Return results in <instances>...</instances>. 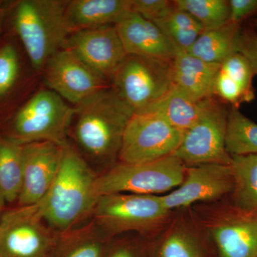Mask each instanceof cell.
Returning a JSON list of instances; mask_svg holds the SVG:
<instances>
[{
	"label": "cell",
	"mask_w": 257,
	"mask_h": 257,
	"mask_svg": "<svg viewBox=\"0 0 257 257\" xmlns=\"http://www.w3.org/2000/svg\"><path fill=\"white\" fill-rule=\"evenodd\" d=\"M23 173V145L9 138H0V192L6 202L18 200Z\"/></svg>",
	"instance_id": "603a6c76"
},
{
	"label": "cell",
	"mask_w": 257,
	"mask_h": 257,
	"mask_svg": "<svg viewBox=\"0 0 257 257\" xmlns=\"http://www.w3.org/2000/svg\"><path fill=\"white\" fill-rule=\"evenodd\" d=\"M230 21L242 24L244 20L257 17V0H229Z\"/></svg>",
	"instance_id": "1f68e13d"
},
{
	"label": "cell",
	"mask_w": 257,
	"mask_h": 257,
	"mask_svg": "<svg viewBox=\"0 0 257 257\" xmlns=\"http://www.w3.org/2000/svg\"><path fill=\"white\" fill-rule=\"evenodd\" d=\"M219 66L204 62L188 52L177 51L172 61V80L194 100H204L214 96V82Z\"/></svg>",
	"instance_id": "e0dca14e"
},
{
	"label": "cell",
	"mask_w": 257,
	"mask_h": 257,
	"mask_svg": "<svg viewBox=\"0 0 257 257\" xmlns=\"http://www.w3.org/2000/svg\"><path fill=\"white\" fill-rule=\"evenodd\" d=\"M5 202H6V201H5L3 194H2L1 192H0V217H1L3 211H3V209H4Z\"/></svg>",
	"instance_id": "836d02e7"
},
{
	"label": "cell",
	"mask_w": 257,
	"mask_h": 257,
	"mask_svg": "<svg viewBox=\"0 0 257 257\" xmlns=\"http://www.w3.org/2000/svg\"><path fill=\"white\" fill-rule=\"evenodd\" d=\"M219 71L236 83L251 101L254 100L256 94L253 79L256 75L249 62L242 54L238 52L230 56L220 64Z\"/></svg>",
	"instance_id": "4316f807"
},
{
	"label": "cell",
	"mask_w": 257,
	"mask_h": 257,
	"mask_svg": "<svg viewBox=\"0 0 257 257\" xmlns=\"http://www.w3.org/2000/svg\"><path fill=\"white\" fill-rule=\"evenodd\" d=\"M20 64L17 51L10 45L0 50V96H5L13 87L19 74Z\"/></svg>",
	"instance_id": "f1b7e54d"
},
{
	"label": "cell",
	"mask_w": 257,
	"mask_h": 257,
	"mask_svg": "<svg viewBox=\"0 0 257 257\" xmlns=\"http://www.w3.org/2000/svg\"><path fill=\"white\" fill-rule=\"evenodd\" d=\"M133 0H71L65 16L71 34L79 30L116 25L132 11Z\"/></svg>",
	"instance_id": "ac0fdd59"
},
{
	"label": "cell",
	"mask_w": 257,
	"mask_h": 257,
	"mask_svg": "<svg viewBox=\"0 0 257 257\" xmlns=\"http://www.w3.org/2000/svg\"><path fill=\"white\" fill-rule=\"evenodd\" d=\"M187 167L174 155L141 164L120 162L98 175L96 197L116 193L167 194L183 182Z\"/></svg>",
	"instance_id": "5b68a950"
},
{
	"label": "cell",
	"mask_w": 257,
	"mask_h": 257,
	"mask_svg": "<svg viewBox=\"0 0 257 257\" xmlns=\"http://www.w3.org/2000/svg\"><path fill=\"white\" fill-rule=\"evenodd\" d=\"M220 257H257V213L232 204L209 212L204 221Z\"/></svg>",
	"instance_id": "7c38bea8"
},
{
	"label": "cell",
	"mask_w": 257,
	"mask_h": 257,
	"mask_svg": "<svg viewBox=\"0 0 257 257\" xmlns=\"http://www.w3.org/2000/svg\"><path fill=\"white\" fill-rule=\"evenodd\" d=\"M230 165L234 178L231 204L257 213V155L231 156Z\"/></svg>",
	"instance_id": "7402d4cb"
},
{
	"label": "cell",
	"mask_w": 257,
	"mask_h": 257,
	"mask_svg": "<svg viewBox=\"0 0 257 257\" xmlns=\"http://www.w3.org/2000/svg\"><path fill=\"white\" fill-rule=\"evenodd\" d=\"M242 24L232 22L221 28L204 30L188 52L208 63H222L233 54L238 52V42Z\"/></svg>",
	"instance_id": "d6986e66"
},
{
	"label": "cell",
	"mask_w": 257,
	"mask_h": 257,
	"mask_svg": "<svg viewBox=\"0 0 257 257\" xmlns=\"http://www.w3.org/2000/svg\"><path fill=\"white\" fill-rule=\"evenodd\" d=\"M64 0H23L17 5L14 24L30 62L42 70L71 35Z\"/></svg>",
	"instance_id": "3957f363"
},
{
	"label": "cell",
	"mask_w": 257,
	"mask_h": 257,
	"mask_svg": "<svg viewBox=\"0 0 257 257\" xmlns=\"http://www.w3.org/2000/svg\"><path fill=\"white\" fill-rule=\"evenodd\" d=\"M74 107L77 150L84 158L110 168L119 157L133 109L111 86Z\"/></svg>",
	"instance_id": "7a4b0ae2"
},
{
	"label": "cell",
	"mask_w": 257,
	"mask_h": 257,
	"mask_svg": "<svg viewBox=\"0 0 257 257\" xmlns=\"http://www.w3.org/2000/svg\"><path fill=\"white\" fill-rule=\"evenodd\" d=\"M63 148L48 141L23 145V184L19 206L36 204L45 197L58 172Z\"/></svg>",
	"instance_id": "9a60e30c"
},
{
	"label": "cell",
	"mask_w": 257,
	"mask_h": 257,
	"mask_svg": "<svg viewBox=\"0 0 257 257\" xmlns=\"http://www.w3.org/2000/svg\"><path fill=\"white\" fill-rule=\"evenodd\" d=\"M98 174L70 145L64 147L58 172L45 197L37 203L45 220L57 234L84 224L98 200Z\"/></svg>",
	"instance_id": "6da1fadb"
},
{
	"label": "cell",
	"mask_w": 257,
	"mask_h": 257,
	"mask_svg": "<svg viewBox=\"0 0 257 257\" xmlns=\"http://www.w3.org/2000/svg\"><path fill=\"white\" fill-rule=\"evenodd\" d=\"M226 148L231 156L257 155V124L239 109L229 107Z\"/></svg>",
	"instance_id": "d4e9b609"
},
{
	"label": "cell",
	"mask_w": 257,
	"mask_h": 257,
	"mask_svg": "<svg viewBox=\"0 0 257 257\" xmlns=\"http://www.w3.org/2000/svg\"><path fill=\"white\" fill-rule=\"evenodd\" d=\"M176 8L197 20L204 30L221 28L230 23L228 0H175Z\"/></svg>",
	"instance_id": "484cf974"
},
{
	"label": "cell",
	"mask_w": 257,
	"mask_h": 257,
	"mask_svg": "<svg viewBox=\"0 0 257 257\" xmlns=\"http://www.w3.org/2000/svg\"><path fill=\"white\" fill-rule=\"evenodd\" d=\"M238 52L247 59L255 75H257V32L253 27L241 29Z\"/></svg>",
	"instance_id": "4dcf8cb0"
},
{
	"label": "cell",
	"mask_w": 257,
	"mask_h": 257,
	"mask_svg": "<svg viewBox=\"0 0 257 257\" xmlns=\"http://www.w3.org/2000/svg\"><path fill=\"white\" fill-rule=\"evenodd\" d=\"M162 196L116 193L98 199L92 219L109 236L130 231L152 232L168 220Z\"/></svg>",
	"instance_id": "277c9868"
},
{
	"label": "cell",
	"mask_w": 257,
	"mask_h": 257,
	"mask_svg": "<svg viewBox=\"0 0 257 257\" xmlns=\"http://www.w3.org/2000/svg\"><path fill=\"white\" fill-rule=\"evenodd\" d=\"M134 112L145 110L173 87L172 61L127 55L110 80Z\"/></svg>",
	"instance_id": "52a82bcc"
},
{
	"label": "cell",
	"mask_w": 257,
	"mask_h": 257,
	"mask_svg": "<svg viewBox=\"0 0 257 257\" xmlns=\"http://www.w3.org/2000/svg\"><path fill=\"white\" fill-rule=\"evenodd\" d=\"M229 109L215 96L204 99L199 119L184 133L174 156L187 167L206 164L230 165L231 156L226 148Z\"/></svg>",
	"instance_id": "ba28073f"
},
{
	"label": "cell",
	"mask_w": 257,
	"mask_h": 257,
	"mask_svg": "<svg viewBox=\"0 0 257 257\" xmlns=\"http://www.w3.org/2000/svg\"><path fill=\"white\" fill-rule=\"evenodd\" d=\"M234 178L231 165L206 164L187 167L182 183L162 196L167 209H182L199 202H213L231 194Z\"/></svg>",
	"instance_id": "4fadbf2b"
},
{
	"label": "cell",
	"mask_w": 257,
	"mask_h": 257,
	"mask_svg": "<svg viewBox=\"0 0 257 257\" xmlns=\"http://www.w3.org/2000/svg\"><path fill=\"white\" fill-rule=\"evenodd\" d=\"M159 257H204L194 236L183 228H175L161 245Z\"/></svg>",
	"instance_id": "83f0119b"
},
{
	"label": "cell",
	"mask_w": 257,
	"mask_h": 257,
	"mask_svg": "<svg viewBox=\"0 0 257 257\" xmlns=\"http://www.w3.org/2000/svg\"><path fill=\"white\" fill-rule=\"evenodd\" d=\"M74 114V107L57 93L49 89H41L15 116L9 138L22 145L48 141L67 146Z\"/></svg>",
	"instance_id": "8992f818"
},
{
	"label": "cell",
	"mask_w": 257,
	"mask_h": 257,
	"mask_svg": "<svg viewBox=\"0 0 257 257\" xmlns=\"http://www.w3.org/2000/svg\"><path fill=\"white\" fill-rule=\"evenodd\" d=\"M57 235L37 204L18 205L0 217V257H46Z\"/></svg>",
	"instance_id": "9c48e42d"
},
{
	"label": "cell",
	"mask_w": 257,
	"mask_h": 257,
	"mask_svg": "<svg viewBox=\"0 0 257 257\" xmlns=\"http://www.w3.org/2000/svg\"><path fill=\"white\" fill-rule=\"evenodd\" d=\"M176 8L170 0H133L132 11L147 20L155 23L170 13Z\"/></svg>",
	"instance_id": "f546056e"
},
{
	"label": "cell",
	"mask_w": 257,
	"mask_h": 257,
	"mask_svg": "<svg viewBox=\"0 0 257 257\" xmlns=\"http://www.w3.org/2000/svg\"><path fill=\"white\" fill-rule=\"evenodd\" d=\"M203 101H195L174 84L162 99L138 113H155L160 115L174 127L186 133L199 119Z\"/></svg>",
	"instance_id": "ffe728a7"
},
{
	"label": "cell",
	"mask_w": 257,
	"mask_h": 257,
	"mask_svg": "<svg viewBox=\"0 0 257 257\" xmlns=\"http://www.w3.org/2000/svg\"><path fill=\"white\" fill-rule=\"evenodd\" d=\"M155 113H134L125 128L119 154V162L141 164L173 155L184 137Z\"/></svg>",
	"instance_id": "30bf717a"
},
{
	"label": "cell",
	"mask_w": 257,
	"mask_h": 257,
	"mask_svg": "<svg viewBox=\"0 0 257 257\" xmlns=\"http://www.w3.org/2000/svg\"><path fill=\"white\" fill-rule=\"evenodd\" d=\"M108 257H136L131 248L126 246H121L115 248Z\"/></svg>",
	"instance_id": "d6a6232c"
},
{
	"label": "cell",
	"mask_w": 257,
	"mask_h": 257,
	"mask_svg": "<svg viewBox=\"0 0 257 257\" xmlns=\"http://www.w3.org/2000/svg\"><path fill=\"white\" fill-rule=\"evenodd\" d=\"M107 234L91 220L57 235L61 257H102Z\"/></svg>",
	"instance_id": "44dd1931"
},
{
	"label": "cell",
	"mask_w": 257,
	"mask_h": 257,
	"mask_svg": "<svg viewBox=\"0 0 257 257\" xmlns=\"http://www.w3.org/2000/svg\"><path fill=\"white\" fill-rule=\"evenodd\" d=\"M62 48L72 50L109 82L127 55L115 25L74 32Z\"/></svg>",
	"instance_id": "5bb4252c"
},
{
	"label": "cell",
	"mask_w": 257,
	"mask_h": 257,
	"mask_svg": "<svg viewBox=\"0 0 257 257\" xmlns=\"http://www.w3.org/2000/svg\"><path fill=\"white\" fill-rule=\"evenodd\" d=\"M154 23L163 32L177 51L188 52L204 31L200 23L192 15L177 8L165 18Z\"/></svg>",
	"instance_id": "cb8c5ba5"
},
{
	"label": "cell",
	"mask_w": 257,
	"mask_h": 257,
	"mask_svg": "<svg viewBox=\"0 0 257 257\" xmlns=\"http://www.w3.org/2000/svg\"><path fill=\"white\" fill-rule=\"evenodd\" d=\"M253 25L254 26L253 27V28L255 29V30H257V18L255 19L254 20H253Z\"/></svg>",
	"instance_id": "e575fe53"
},
{
	"label": "cell",
	"mask_w": 257,
	"mask_h": 257,
	"mask_svg": "<svg viewBox=\"0 0 257 257\" xmlns=\"http://www.w3.org/2000/svg\"><path fill=\"white\" fill-rule=\"evenodd\" d=\"M42 70L49 89L74 106L111 86L107 79L67 48L55 52Z\"/></svg>",
	"instance_id": "8fae6325"
},
{
	"label": "cell",
	"mask_w": 257,
	"mask_h": 257,
	"mask_svg": "<svg viewBox=\"0 0 257 257\" xmlns=\"http://www.w3.org/2000/svg\"><path fill=\"white\" fill-rule=\"evenodd\" d=\"M126 54L172 61L177 50L155 23L131 11L115 25Z\"/></svg>",
	"instance_id": "2e32d148"
}]
</instances>
